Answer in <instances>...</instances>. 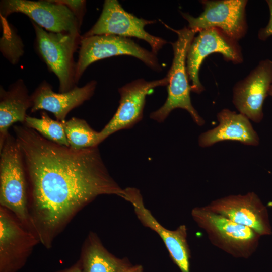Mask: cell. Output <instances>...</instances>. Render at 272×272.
I'll return each mask as SVG.
<instances>
[{
  "label": "cell",
  "instance_id": "obj_21",
  "mask_svg": "<svg viewBox=\"0 0 272 272\" xmlns=\"http://www.w3.org/2000/svg\"><path fill=\"white\" fill-rule=\"evenodd\" d=\"M24 125L50 141L70 147L62 122L52 119L45 111L41 112L40 118L27 115Z\"/></svg>",
  "mask_w": 272,
  "mask_h": 272
},
{
  "label": "cell",
  "instance_id": "obj_8",
  "mask_svg": "<svg viewBox=\"0 0 272 272\" xmlns=\"http://www.w3.org/2000/svg\"><path fill=\"white\" fill-rule=\"evenodd\" d=\"M246 0L201 1L203 11L197 17L180 12L188 23V28L198 32L201 30L217 28L237 41L247 31L245 9Z\"/></svg>",
  "mask_w": 272,
  "mask_h": 272
},
{
  "label": "cell",
  "instance_id": "obj_5",
  "mask_svg": "<svg viewBox=\"0 0 272 272\" xmlns=\"http://www.w3.org/2000/svg\"><path fill=\"white\" fill-rule=\"evenodd\" d=\"M31 21L35 33L37 51L49 69L57 76L59 92L72 90L77 86L74 54L82 36L80 34L49 32Z\"/></svg>",
  "mask_w": 272,
  "mask_h": 272
},
{
  "label": "cell",
  "instance_id": "obj_16",
  "mask_svg": "<svg viewBox=\"0 0 272 272\" xmlns=\"http://www.w3.org/2000/svg\"><path fill=\"white\" fill-rule=\"evenodd\" d=\"M97 82L92 80L81 87L64 93H56L47 81L41 82L31 95V112L43 110L51 112L57 120L65 121L68 113L93 95Z\"/></svg>",
  "mask_w": 272,
  "mask_h": 272
},
{
  "label": "cell",
  "instance_id": "obj_26",
  "mask_svg": "<svg viewBox=\"0 0 272 272\" xmlns=\"http://www.w3.org/2000/svg\"><path fill=\"white\" fill-rule=\"evenodd\" d=\"M127 272H144V269L141 265H132Z\"/></svg>",
  "mask_w": 272,
  "mask_h": 272
},
{
  "label": "cell",
  "instance_id": "obj_14",
  "mask_svg": "<svg viewBox=\"0 0 272 272\" xmlns=\"http://www.w3.org/2000/svg\"><path fill=\"white\" fill-rule=\"evenodd\" d=\"M124 199L133 207L137 218L142 224L156 232L162 239L169 255L181 272L190 271V252L187 242V228L180 225L174 230L161 225L145 206L140 190L133 187L124 189Z\"/></svg>",
  "mask_w": 272,
  "mask_h": 272
},
{
  "label": "cell",
  "instance_id": "obj_2",
  "mask_svg": "<svg viewBox=\"0 0 272 272\" xmlns=\"http://www.w3.org/2000/svg\"><path fill=\"white\" fill-rule=\"evenodd\" d=\"M0 152V206L11 211L33 233L28 207L27 175L15 137L9 132Z\"/></svg>",
  "mask_w": 272,
  "mask_h": 272
},
{
  "label": "cell",
  "instance_id": "obj_1",
  "mask_svg": "<svg viewBox=\"0 0 272 272\" xmlns=\"http://www.w3.org/2000/svg\"><path fill=\"white\" fill-rule=\"evenodd\" d=\"M24 159L34 234L46 248L83 207L101 195L125 198L98 146L77 150L22 124L13 126Z\"/></svg>",
  "mask_w": 272,
  "mask_h": 272
},
{
  "label": "cell",
  "instance_id": "obj_4",
  "mask_svg": "<svg viewBox=\"0 0 272 272\" xmlns=\"http://www.w3.org/2000/svg\"><path fill=\"white\" fill-rule=\"evenodd\" d=\"M191 215L198 227L207 233L211 243L236 258H249L256 250L260 237L251 228L204 207L192 209Z\"/></svg>",
  "mask_w": 272,
  "mask_h": 272
},
{
  "label": "cell",
  "instance_id": "obj_3",
  "mask_svg": "<svg viewBox=\"0 0 272 272\" xmlns=\"http://www.w3.org/2000/svg\"><path fill=\"white\" fill-rule=\"evenodd\" d=\"M164 25L177 34V39L171 42L173 50L172 65L167 76L168 95L164 104L150 114V118L158 122H163L170 112L176 108L186 110L198 125L204 124L205 120L192 105L190 96L191 85L186 69V56L189 46L197 33L188 27L175 30Z\"/></svg>",
  "mask_w": 272,
  "mask_h": 272
},
{
  "label": "cell",
  "instance_id": "obj_7",
  "mask_svg": "<svg viewBox=\"0 0 272 272\" xmlns=\"http://www.w3.org/2000/svg\"><path fill=\"white\" fill-rule=\"evenodd\" d=\"M194 37L186 56V69L191 91L200 94L205 90L199 78V71L205 58L214 53L221 54L227 61L241 63L243 57L238 41L220 29L210 28L200 30Z\"/></svg>",
  "mask_w": 272,
  "mask_h": 272
},
{
  "label": "cell",
  "instance_id": "obj_27",
  "mask_svg": "<svg viewBox=\"0 0 272 272\" xmlns=\"http://www.w3.org/2000/svg\"><path fill=\"white\" fill-rule=\"evenodd\" d=\"M268 95L272 96V85H271L269 91H268Z\"/></svg>",
  "mask_w": 272,
  "mask_h": 272
},
{
  "label": "cell",
  "instance_id": "obj_17",
  "mask_svg": "<svg viewBox=\"0 0 272 272\" xmlns=\"http://www.w3.org/2000/svg\"><path fill=\"white\" fill-rule=\"evenodd\" d=\"M219 122L215 128L202 133L199 137V145L211 146L223 141H238L244 145L257 146L259 138L249 118L241 113L224 109L217 115Z\"/></svg>",
  "mask_w": 272,
  "mask_h": 272
},
{
  "label": "cell",
  "instance_id": "obj_19",
  "mask_svg": "<svg viewBox=\"0 0 272 272\" xmlns=\"http://www.w3.org/2000/svg\"><path fill=\"white\" fill-rule=\"evenodd\" d=\"M79 260L81 272H127L132 266L127 258H119L110 253L93 232L83 244Z\"/></svg>",
  "mask_w": 272,
  "mask_h": 272
},
{
  "label": "cell",
  "instance_id": "obj_22",
  "mask_svg": "<svg viewBox=\"0 0 272 272\" xmlns=\"http://www.w3.org/2000/svg\"><path fill=\"white\" fill-rule=\"evenodd\" d=\"M3 35L0 48L3 56L13 64H17L24 54V44L20 37L8 23L6 19L1 17Z\"/></svg>",
  "mask_w": 272,
  "mask_h": 272
},
{
  "label": "cell",
  "instance_id": "obj_20",
  "mask_svg": "<svg viewBox=\"0 0 272 272\" xmlns=\"http://www.w3.org/2000/svg\"><path fill=\"white\" fill-rule=\"evenodd\" d=\"M70 147L80 150L98 146L99 132L92 129L84 119L72 117L62 121Z\"/></svg>",
  "mask_w": 272,
  "mask_h": 272
},
{
  "label": "cell",
  "instance_id": "obj_23",
  "mask_svg": "<svg viewBox=\"0 0 272 272\" xmlns=\"http://www.w3.org/2000/svg\"><path fill=\"white\" fill-rule=\"evenodd\" d=\"M56 2L66 6L77 19L80 26L83 22L86 12L85 1L81 0H54Z\"/></svg>",
  "mask_w": 272,
  "mask_h": 272
},
{
  "label": "cell",
  "instance_id": "obj_11",
  "mask_svg": "<svg viewBox=\"0 0 272 272\" xmlns=\"http://www.w3.org/2000/svg\"><path fill=\"white\" fill-rule=\"evenodd\" d=\"M39 243L14 214L0 206V272L21 269Z\"/></svg>",
  "mask_w": 272,
  "mask_h": 272
},
{
  "label": "cell",
  "instance_id": "obj_25",
  "mask_svg": "<svg viewBox=\"0 0 272 272\" xmlns=\"http://www.w3.org/2000/svg\"><path fill=\"white\" fill-rule=\"evenodd\" d=\"M56 272H81L80 262L78 260L70 267Z\"/></svg>",
  "mask_w": 272,
  "mask_h": 272
},
{
  "label": "cell",
  "instance_id": "obj_15",
  "mask_svg": "<svg viewBox=\"0 0 272 272\" xmlns=\"http://www.w3.org/2000/svg\"><path fill=\"white\" fill-rule=\"evenodd\" d=\"M272 85V61H260L233 88V103L241 114L255 122L263 118L262 107Z\"/></svg>",
  "mask_w": 272,
  "mask_h": 272
},
{
  "label": "cell",
  "instance_id": "obj_9",
  "mask_svg": "<svg viewBox=\"0 0 272 272\" xmlns=\"http://www.w3.org/2000/svg\"><path fill=\"white\" fill-rule=\"evenodd\" d=\"M155 20L139 18L126 12L117 0L105 1L101 14L96 23L83 36L114 35L134 37L145 41L156 55L167 42L147 32L145 27Z\"/></svg>",
  "mask_w": 272,
  "mask_h": 272
},
{
  "label": "cell",
  "instance_id": "obj_12",
  "mask_svg": "<svg viewBox=\"0 0 272 272\" xmlns=\"http://www.w3.org/2000/svg\"><path fill=\"white\" fill-rule=\"evenodd\" d=\"M167 85L168 79L165 77L152 81L138 79L119 88L118 107L112 118L99 131V143L113 133L131 128L140 122L143 117L147 95L155 88Z\"/></svg>",
  "mask_w": 272,
  "mask_h": 272
},
{
  "label": "cell",
  "instance_id": "obj_18",
  "mask_svg": "<svg viewBox=\"0 0 272 272\" xmlns=\"http://www.w3.org/2000/svg\"><path fill=\"white\" fill-rule=\"evenodd\" d=\"M32 106L31 95L22 79L12 84L8 90L0 87V147L9 133V128L16 122L24 124L26 112Z\"/></svg>",
  "mask_w": 272,
  "mask_h": 272
},
{
  "label": "cell",
  "instance_id": "obj_13",
  "mask_svg": "<svg viewBox=\"0 0 272 272\" xmlns=\"http://www.w3.org/2000/svg\"><path fill=\"white\" fill-rule=\"evenodd\" d=\"M203 207L211 212L251 228L260 236L272 233L266 208L253 192L226 196Z\"/></svg>",
  "mask_w": 272,
  "mask_h": 272
},
{
  "label": "cell",
  "instance_id": "obj_24",
  "mask_svg": "<svg viewBox=\"0 0 272 272\" xmlns=\"http://www.w3.org/2000/svg\"><path fill=\"white\" fill-rule=\"evenodd\" d=\"M266 2L269 10L270 17L266 26L259 31L258 36L262 40H265L272 36V1H266Z\"/></svg>",
  "mask_w": 272,
  "mask_h": 272
},
{
  "label": "cell",
  "instance_id": "obj_6",
  "mask_svg": "<svg viewBox=\"0 0 272 272\" xmlns=\"http://www.w3.org/2000/svg\"><path fill=\"white\" fill-rule=\"evenodd\" d=\"M80 46L75 67L76 84L90 64L114 56H133L154 71L162 70L155 54L142 47L127 37L114 35L82 36Z\"/></svg>",
  "mask_w": 272,
  "mask_h": 272
},
{
  "label": "cell",
  "instance_id": "obj_10",
  "mask_svg": "<svg viewBox=\"0 0 272 272\" xmlns=\"http://www.w3.org/2000/svg\"><path fill=\"white\" fill-rule=\"evenodd\" d=\"M14 13L27 15L41 27L54 33L80 34V25L72 11L55 1L3 0L0 3L1 17Z\"/></svg>",
  "mask_w": 272,
  "mask_h": 272
}]
</instances>
